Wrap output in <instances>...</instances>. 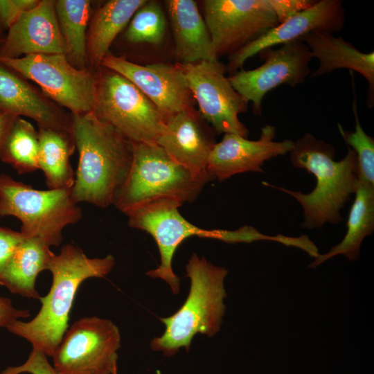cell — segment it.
I'll return each mask as SVG.
<instances>
[{"mask_svg":"<svg viewBox=\"0 0 374 374\" xmlns=\"http://www.w3.org/2000/svg\"><path fill=\"white\" fill-rule=\"evenodd\" d=\"M71 134L78 163L71 188L74 201L105 208L112 205L132 161V142L93 111L72 114Z\"/></svg>","mask_w":374,"mask_h":374,"instance_id":"cell-1","label":"cell"},{"mask_svg":"<svg viewBox=\"0 0 374 374\" xmlns=\"http://www.w3.org/2000/svg\"><path fill=\"white\" fill-rule=\"evenodd\" d=\"M114 265L111 254L91 258L73 244L64 245L48 264L52 284L48 294L39 298L38 313L30 321L17 320L6 329L52 357L69 328L70 312L80 285L90 278L105 277Z\"/></svg>","mask_w":374,"mask_h":374,"instance_id":"cell-2","label":"cell"},{"mask_svg":"<svg viewBox=\"0 0 374 374\" xmlns=\"http://www.w3.org/2000/svg\"><path fill=\"white\" fill-rule=\"evenodd\" d=\"M290 153L294 167L305 169L316 177L314 190L304 194L267 182L262 184L292 195L300 203L304 213L303 227L312 229L326 222H339L340 210L355 193L359 179L355 152L348 147L346 156L335 161L332 145L305 133L294 142Z\"/></svg>","mask_w":374,"mask_h":374,"instance_id":"cell-3","label":"cell"},{"mask_svg":"<svg viewBox=\"0 0 374 374\" xmlns=\"http://www.w3.org/2000/svg\"><path fill=\"white\" fill-rule=\"evenodd\" d=\"M186 269L190 280L188 295L175 314L160 318L165 326L164 332L150 344L152 350L168 357L175 355L181 348L188 352L197 334L208 337L216 335L226 312L224 280L228 270L196 253L188 260Z\"/></svg>","mask_w":374,"mask_h":374,"instance_id":"cell-4","label":"cell"},{"mask_svg":"<svg viewBox=\"0 0 374 374\" xmlns=\"http://www.w3.org/2000/svg\"><path fill=\"white\" fill-rule=\"evenodd\" d=\"M132 144L130 168L112 204L125 214L158 201H175L181 205L192 202L204 185L214 179L183 166L157 143Z\"/></svg>","mask_w":374,"mask_h":374,"instance_id":"cell-5","label":"cell"},{"mask_svg":"<svg viewBox=\"0 0 374 374\" xmlns=\"http://www.w3.org/2000/svg\"><path fill=\"white\" fill-rule=\"evenodd\" d=\"M70 189L37 190L0 174V217L14 216L21 223V233L49 247L62 242V231L82 218L80 207Z\"/></svg>","mask_w":374,"mask_h":374,"instance_id":"cell-6","label":"cell"},{"mask_svg":"<svg viewBox=\"0 0 374 374\" xmlns=\"http://www.w3.org/2000/svg\"><path fill=\"white\" fill-rule=\"evenodd\" d=\"M181 206L175 201L162 200L138 207L125 214L130 227L150 234L157 244L160 265L146 274L166 282L174 294L179 292L180 280L173 271L172 258L179 244L186 239L197 236L228 243H250L260 239V233L251 226H244L234 231L202 229L180 214Z\"/></svg>","mask_w":374,"mask_h":374,"instance_id":"cell-7","label":"cell"},{"mask_svg":"<svg viewBox=\"0 0 374 374\" xmlns=\"http://www.w3.org/2000/svg\"><path fill=\"white\" fill-rule=\"evenodd\" d=\"M96 76L93 112L132 143H157L165 120L129 80L105 68Z\"/></svg>","mask_w":374,"mask_h":374,"instance_id":"cell-8","label":"cell"},{"mask_svg":"<svg viewBox=\"0 0 374 374\" xmlns=\"http://www.w3.org/2000/svg\"><path fill=\"white\" fill-rule=\"evenodd\" d=\"M121 340L111 320L81 318L69 327L53 353V367L57 374H112Z\"/></svg>","mask_w":374,"mask_h":374,"instance_id":"cell-9","label":"cell"},{"mask_svg":"<svg viewBox=\"0 0 374 374\" xmlns=\"http://www.w3.org/2000/svg\"><path fill=\"white\" fill-rule=\"evenodd\" d=\"M0 64L37 83L51 98L72 114L93 109L96 76L71 65L65 54H33L0 58Z\"/></svg>","mask_w":374,"mask_h":374,"instance_id":"cell-10","label":"cell"},{"mask_svg":"<svg viewBox=\"0 0 374 374\" xmlns=\"http://www.w3.org/2000/svg\"><path fill=\"white\" fill-rule=\"evenodd\" d=\"M188 87L197 101L202 118L219 134H235L247 138L249 130L239 114L248 103L235 90L218 60L178 63Z\"/></svg>","mask_w":374,"mask_h":374,"instance_id":"cell-11","label":"cell"},{"mask_svg":"<svg viewBox=\"0 0 374 374\" xmlns=\"http://www.w3.org/2000/svg\"><path fill=\"white\" fill-rule=\"evenodd\" d=\"M203 6L217 59L230 56L279 24L269 0H205Z\"/></svg>","mask_w":374,"mask_h":374,"instance_id":"cell-12","label":"cell"},{"mask_svg":"<svg viewBox=\"0 0 374 374\" xmlns=\"http://www.w3.org/2000/svg\"><path fill=\"white\" fill-rule=\"evenodd\" d=\"M278 46L258 53L264 60L260 66L240 69L228 77L244 101L251 103L254 114L261 115L262 102L269 91L282 84H301L310 73L309 64L312 57L303 41L295 40Z\"/></svg>","mask_w":374,"mask_h":374,"instance_id":"cell-13","label":"cell"},{"mask_svg":"<svg viewBox=\"0 0 374 374\" xmlns=\"http://www.w3.org/2000/svg\"><path fill=\"white\" fill-rule=\"evenodd\" d=\"M101 65L132 82L158 109L166 121L193 109V96L177 64L140 65L108 53Z\"/></svg>","mask_w":374,"mask_h":374,"instance_id":"cell-14","label":"cell"},{"mask_svg":"<svg viewBox=\"0 0 374 374\" xmlns=\"http://www.w3.org/2000/svg\"><path fill=\"white\" fill-rule=\"evenodd\" d=\"M345 11L340 0H320L269 30L261 37L229 56L226 71L235 73L261 51L301 40L313 32L333 34L344 26Z\"/></svg>","mask_w":374,"mask_h":374,"instance_id":"cell-15","label":"cell"},{"mask_svg":"<svg viewBox=\"0 0 374 374\" xmlns=\"http://www.w3.org/2000/svg\"><path fill=\"white\" fill-rule=\"evenodd\" d=\"M276 129L270 125L261 128L258 140H249L235 134H224L210 153L207 171L219 181L246 172H263L265 161L290 152L294 141H274Z\"/></svg>","mask_w":374,"mask_h":374,"instance_id":"cell-16","label":"cell"},{"mask_svg":"<svg viewBox=\"0 0 374 374\" xmlns=\"http://www.w3.org/2000/svg\"><path fill=\"white\" fill-rule=\"evenodd\" d=\"M33 54L66 55L55 1H39L36 6L24 12L8 29L0 46V58Z\"/></svg>","mask_w":374,"mask_h":374,"instance_id":"cell-17","label":"cell"},{"mask_svg":"<svg viewBox=\"0 0 374 374\" xmlns=\"http://www.w3.org/2000/svg\"><path fill=\"white\" fill-rule=\"evenodd\" d=\"M157 143L172 159L192 172L211 175L207 166L215 143L193 109L184 110L168 118Z\"/></svg>","mask_w":374,"mask_h":374,"instance_id":"cell-18","label":"cell"},{"mask_svg":"<svg viewBox=\"0 0 374 374\" xmlns=\"http://www.w3.org/2000/svg\"><path fill=\"white\" fill-rule=\"evenodd\" d=\"M303 41L308 47L312 57L317 58L319 64L311 77L328 74L337 69H346L361 74L368 84L367 105L374 104V52L363 53L352 44L332 33L313 32Z\"/></svg>","mask_w":374,"mask_h":374,"instance_id":"cell-19","label":"cell"},{"mask_svg":"<svg viewBox=\"0 0 374 374\" xmlns=\"http://www.w3.org/2000/svg\"><path fill=\"white\" fill-rule=\"evenodd\" d=\"M0 113L26 116L39 127L71 132V120L66 118L27 82L0 64Z\"/></svg>","mask_w":374,"mask_h":374,"instance_id":"cell-20","label":"cell"},{"mask_svg":"<svg viewBox=\"0 0 374 374\" xmlns=\"http://www.w3.org/2000/svg\"><path fill=\"white\" fill-rule=\"evenodd\" d=\"M175 39V54L181 64L218 60L205 20L193 0L166 1Z\"/></svg>","mask_w":374,"mask_h":374,"instance_id":"cell-21","label":"cell"},{"mask_svg":"<svg viewBox=\"0 0 374 374\" xmlns=\"http://www.w3.org/2000/svg\"><path fill=\"white\" fill-rule=\"evenodd\" d=\"M54 253L42 242L24 238L18 245L0 278L10 292L28 299L41 297L35 288L38 274L48 269Z\"/></svg>","mask_w":374,"mask_h":374,"instance_id":"cell-22","label":"cell"},{"mask_svg":"<svg viewBox=\"0 0 374 374\" xmlns=\"http://www.w3.org/2000/svg\"><path fill=\"white\" fill-rule=\"evenodd\" d=\"M355 194L344 239L328 253H319L309 267L315 268L329 258L340 254L350 261L359 258L363 240L372 234L374 230V185L358 179Z\"/></svg>","mask_w":374,"mask_h":374,"instance_id":"cell-23","label":"cell"},{"mask_svg":"<svg viewBox=\"0 0 374 374\" xmlns=\"http://www.w3.org/2000/svg\"><path fill=\"white\" fill-rule=\"evenodd\" d=\"M39 170L44 172L48 189H70L75 172L70 157L75 148L71 132L39 127Z\"/></svg>","mask_w":374,"mask_h":374,"instance_id":"cell-24","label":"cell"},{"mask_svg":"<svg viewBox=\"0 0 374 374\" xmlns=\"http://www.w3.org/2000/svg\"><path fill=\"white\" fill-rule=\"evenodd\" d=\"M145 1L146 0H112L96 12L87 37V60L93 65H101L115 37Z\"/></svg>","mask_w":374,"mask_h":374,"instance_id":"cell-25","label":"cell"},{"mask_svg":"<svg viewBox=\"0 0 374 374\" xmlns=\"http://www.w3.org/2000/svg\"><path fill=\"white\" fill-rule=\"evenodd\" d=\"M55 9L69 63L85 69L87 61V28L91 15L88 0L55 1Z\"/></svg>","mask_w":374,"mask_h":374,"instance_id":"cell-26","label":"cell"},{"mask_svg":"<svg viewBox=\"0 0 374 374\" xmlns=\"http://www.w3.org/2000/svg\"><path fill=\"white\" fill-rule=\"evenodd\" d=\"M38 132L28 121L16 117L0 146V160L19 174L39 170Z\"/></svg>","mask_w":374,"mask_h":374,"instance_id":"cell-27","label":"cell"},{"mask_svg":"<svg viewBox=\"0 0 374 374\" xmlns=\"http://www.w3.org/2000/svg\"><path fill=\"white\" fill-rule=\"evenodd\" d=\"M166 32V19L157 1H148L131 19L125 32L126 39L134 44H159Z\"/></svg>","mask_w":374,"mask_h":374,"instance_id":"cell-28","label":"cell"},{"mask_svg":"<svg viewBox=\"0 0 374 374\" xmlns=\"http://www.w3.org/2000/svg\"><path fill=\"white\" fill-rule=\"evenodd\" d=\"M352 78L353 89L352 110L355 121V130L345 131L340 124H338L337 127L345 143L356 154L359 179L374 185V139L365 132L359 120L353 75Z\"/></svg>","mask_w":374,"mask_h":374,"instance_id":"cell-29","label":"cell"},{"mask_svg":"<svg viewBox=\"0 0 374 374\" xmlns=\"http://www.w3.org/2000/svg\"><path fill=\"white\" fill-rule=\"evenodd\" d=\"M57 374L47 356L42 351L33 348L26 361L17 366H8L0 374Z\"/></svg>","mask_w":374,"mask_h":374,"instance_id":"cell-30","label":"cell"},{"mask_svg":"<svg viewBox=\"0 0 374 374\" xmlns=\"http://www.w3.org/2000/svg\"><path fill=\"white\" fill-rule=\"evenodd\" d=\"M37 0H0V29L8 30L26 11L38 3Z\"/></svg>","mask_w":374,"mask_h":374,"instance_id":"cell-31","label":"cell"},{"mask_svg":"<svg viewBox=\"0 0 374 374\" xmlns=\"http://www.w3.org/2000/svg\"><path fill=\"white\" fill-rule=\"evenodd\" d=\"M24 238L20 231L0 226V278L16 249Z\"/></svg>","mask_w":374,"mask_h":374,"instance_id":"cell-32","label":"cell"},{"mask_svg":"<svg viewBox=\"0 0 374 374\" xmlns=\"http://www.w3.org/2000/svg\"><path fill=\"white\" fill-rule=\"evenodd\" d=\"M279 24L312 6L313 0H269Z\"/></svg>","mask_w":374,"mask_h":374,"instance_id":"cell-33","label":"cell"},{"mask_svg":"<svg viewBox=\"0 0 374 374\" xmlns=\"http://www.w3.org/2000/svg\"><path fill=\"white\" fill-rule=\"evenodd\" d=\"M29 317L28 310L17 309L9 299L0 296V327L6 328L17 320Z\"/></svg>","mask_w":374,"mask_h":374,"instance_id":"cell-34","label":"cell"},{"mask_svg":"<svg viewBox=\"0 0 374 374\" xmlns=\"http://www.w3.org/2000/svg\"><path fill=\"white\" fill-rule=\"evenodd\" d=\"M15 118V116L11 115L0 113V146Z\"/></svg>","mask_w":374,"mask_h":374,"instance_id":"cell-35","label":"cell"},{"mask_svg":"<svg viewBox=\"0 0 374 374\" xmlns=\"http://www.w3.org/2000/svg\"><path fill=\"white\" fill-rule=\"evenodd\" d=\"M4 39H5V37L3 36L2 30L0 29V46L3 44Z\"/></svg>","mask_w":374,"mask_h":374,"instance_id":"cell-36","label":"cell"},{"mask_svg":"<svg viewBox=\"0 0 374 374\" xmlns=\"http://www.w3.org/2000/svg\"><path fill=\"white\" fill-rule=\"evenodd\" d=\"M117 371H118V369H116L112 374H118Z\"/></svg>","mask_w":374,"mask_h":374,"instance_id":"cell-37","label":"cell"}]
</instances>
